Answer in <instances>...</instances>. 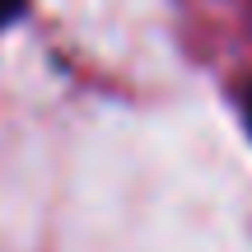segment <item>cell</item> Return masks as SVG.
I'll return each mask as SVG.
<instances>
[{
  "label": "cell",
  "mask_w": 252,
  "mask_h": 252,
  "mask_svg": "<svg viewBox=\"0 0 252 252\" xmlns=\"http://www.w3.org/2000/svg\"><path fill=\"white\" fill-rule=\"evenodd\" d=\"M24 9H28V0H0V33H5L9 24H19Z\"/></svg>",
  "instance_id": "1"
},
{
  "label": "cell",
  "mask_w": 252,
  "mask_h": 252,
  "mask_svg": "<svg viewBox=\"0 0 252 252\" xmlns=\"http://www.w3.org/2000/svg\"><path fill=\"white\" fill-rule=\"evenodd\" d=\"M238 117H243L248 135H252V75H248L243 84H238Z\"/></svg>",
  "instance_id": "2"
}]
</instances>
